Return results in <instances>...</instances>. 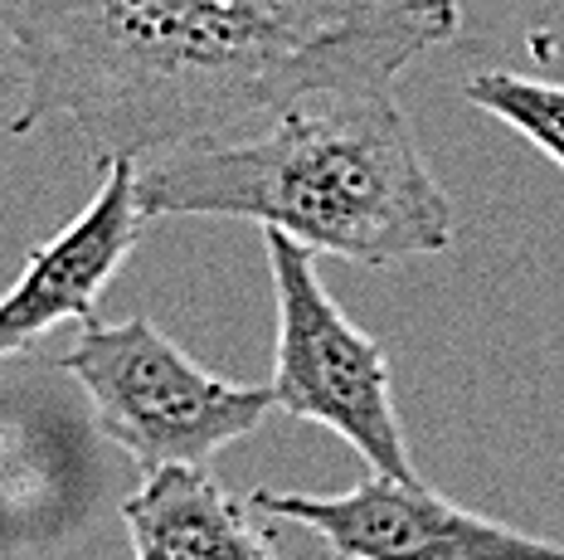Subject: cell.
Returning a JSON list of instances; mask_svg holds the SVG:
<instances>
[{
  "label": "cell",
  "instance_id": "6da1fadb",
  "mask_svg": "<svg viewBox=\"0 0 564 560\" xmlns=\"http://www.w3.org/2000/svg\"><path fill=\"white\" fill-rule=\"evenodd\" d=\"M457 30V0H0L10 132L64 118L132 161L229 142L312 93L394 88Z\"/></svg>",
  "mask_w": 564,
  "mask_h": 560
},
{
  "label": "cell",
  "instance_id": "7a4b0ae2",
  "mask_svg": "<svg viewBox=\"0 0 564 560\" xmlns=\"http://www.w3.org/2000/svg\"><path fill=\"white\" fill-rule=\"evenodd\" d=\"M137 205L234 215L360 268L453 249V201L390 88L312 93L229 142L137 161Z\"/></svg>",
  "mask_w": 564,
  "mask_h": 560
},
{
  "label": "cell",
  "instance_id": "3957f363",
  "mask_svg": "<svg viewBox=\"0 0 564 560\" xmlns=\"http://www.w3.org/2000/svg\"><path fill=\"white\" fill-rule=\"evenodd\" d=\"M64 370L84 385L102 434L147 473L171 463L205 469L273 410L268 385L215 376L147 317L88 322L68 346Z\"/></svg>",
  "mask_w": 564,
  "mask_h": 560
},
{
  "label": "cell",
  "instance_id": "277c9868",
  "mask_svg": "<svg viewBox=\"0 0 564 560\" xmlns=\"http://www.w3.org/2000/svg\"><path fill=\"white\" fill-rule=\"evenodd\" d=\"M263 249L278 302V366L268 380L273 410L332 429L375 473L419 477L399 424L384 346L346 317V308L322 283V268L307 244L263 229Z\"/></svg>",
  "mask_w": 564,
  "mask_h": 560
},
{
  "label": "cell",
  "instance_id": "5b68a950",
  "mask_svg": "<svg viewBox=\"0 0 564 560\" xmlns=\"http://www.w3.org/2000/svg\"><path fill=\"white\" fill-rule=\"evenodd\" d=\"M249 502L268 517L312 527L340 560H564V541L481 517L423 477L370 469L350 493L316 497L258 487Z\"/></svg>",
  "mask_w": 564,
  "mask_h": 560
},
{
  "label": "cell",
  "instance_id": "8992f818",
  "mask_svg": "<svg viewBox=\"0 0 564 560\" xmlns=\"http://www.w3.org/2000/svg\"><path fill=\"white\" fill-rule=\"evenodd\" d=\"M141 219L147 215L137 205V161L102 157V185L84 215L68 219L50 244L30 249L10 293H0V360L30 352L58 322L93 317L117 268L137 249Z\"/></svg>",
  "mask_w": 564,
  "mask_h": 560
},
{
  "label": "cell",
  "instance_id": "52a82bcc",
  "mask_svg": "<svg viewBox=\"0 0 564 560\" xmlns=\"http://www.w3.org/2000/svg\"><path fill=\"white\" fill-rule=\"evenodd\" d=\"M122 521L137 560H282L273 536L258 527L253 502L185 463L147 473L122 502Z\"/></svg>",
  "mask_w": 564,
  "mask_h": 560
},
{
  "label": "cell",
  "instance_id": "ba28073f",
  "mask_svg": "<svg viewBox=\"0 0 564 560\" xmlns=\"http://www.w3.org/2000/svg\"><path fill=\"white\" fill-rule=\"evenodd\" d=\"M463 98L487 118L516 127L531 147H540L564 171V84H540L507 68H481L463 84Z\"/></svg>",
  "mask_w": 564,
  "mask_h": 560
}]
</instances>
